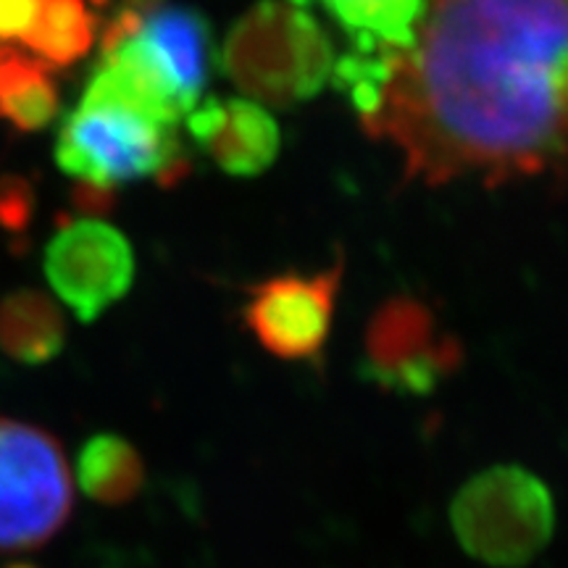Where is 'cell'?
Masks as SVG:
<instances>
[{
	"label": "cell",
	"instance_id": "cell-7",
	"mask_svg": "<svg viewBox=\"0 0 568 568\" xmlns=\"http://www.w3.org/2000/svg\"><path fill=\"white\" fill-rule=\"evenodd\" d=\"M366 374L397 395H429L464 364V345L414 295L379 305L364 337Z\"/></svg>",
	"mask_w": 568,
	"mask_h": 568
},
{
	"label": "cell",
	"instance_id": "cell-6",
	"mask_svg": "<svg viewBox=\"0 0 568 568\" xmlns=\"http://www.w3.org/2000/svg\"><path fill=\"white\" fill-rule=\"evenodd\" d=\"M74 471L51 432L0 416V552L38 550L67 527Z\"/></svg>",
	"mask_w": 568,
	"mask_h": 568
},
{
	"label": "cell",
	"instance_id": "cell-13",
	"mask_svg": "<svg viewBox=\"0 0 568 568\" xmlns=\"http://www.w3.org/2000/svg\"><path fill=\"white\" fill-rule=\"evenodd\" d=\"M61 95L53 69L17 45L0 42V122L38 132L59 116Z\"/></svg>",
	"mask_w": 568,
	"mask_h": 568
},
{
	"label": "cell",
	"instance_id": "cell-1",
	"mask_svg": "<svg viewBox=\"0 0 568 568\" xmlns=\"http://www.w3.org/2000/svg\"><path fill=\"white\" fill-rule=\"evenodd\" d=\"M361 126L408 182L568 174V0H426Z\"/></svg>",
	"mask_w": 568,
	"mask_h": 568
},
{
	"label": "cell",
	"instance_id": "cell-8",
	"mask_svg": "<svg viewBox=\"0 0 568 568\" xmlns=\"http://www.w3.org/2000/svg\"><path fill=\"white\" fill-rule=\"evenodd\" d=\"M345 266L335 261L322 272H287L253 284L243 318L247 332L280 361H316L335 322Z\"/></svg>",
	"mask_w": 568,
	"mask_h": 568
},
{
	"label": "cell",
	"instance_id": "cell-11",
	"mask_svg": "<svg viewBox=\"0 0 568 568\" xmlns=\"http://www.w3.org/2000/svg\"><path fill=\"white\" fill-rule=\"evenodd\" d=\"M308 6L311 0H293ZM351 40V53L366 59L395 55L414 42L426 0H318Z\"/></svg>",
	"mask_w": 568,
	"mask_h": 568
},
{
	"label": "cell",
	"instance_id": "cell-3",
	"mask_svg": "<svg viewBox=\"0 0 568 568\" xmlns=\"http://www.w3.org/2000/svg\"><path fill=\"white\" fill-rule=\"evenodd\" d=\"M98 67L176 124L201 103L213 42L201 11L176 0H119L103 21Z\"/></svg>",
	"mask_w": 568,
	"mask_h": 568
},
{
	"label": "cell",
	"instance_id": "cell-16",
	"mask_svg": "<svg viewBox=\"0 0 568 568\" xmlns=\"http://www.w3.org/2000/svg\"><path fill=\"white\" fill-rule=\"evenodd\" d=\"M11 568H32V566H11Z\"/></svg>",
	"mask_w": 568,
	"mask_h": 568
},
{
	"label": "cell",
	"instance_id": "cell-14",
	"mask_svg": "<svg viewBox=\"0 0 568 568\" xmlns=\"http://www.w3.org/2000/svg\"><path fill=\"white\" fill-rule=\"evenodd\" d=\"M74 479L90 500L126 506L145 487V460L130 439L103 432L82 445Z\"/></svg>",
	"mask_w": 568,
	"mask_h": 568
},
{
	"label": "cell",
	"instance_id": "cell-5",
	"mask_svg": "<svg viewBox=\"0 0 568 568\" xmlns=\"http://www.w3.org/2000/svg\"><path fill=\"white\" fill-rule=\"evenodd\" d=\"M450 529L479 564L521 568L550 545L556 497L527 466L497 464L464 481L450 503Z\"/></svg>",
	"mask_w": 568,
	"mask_h": 568
},
{
	"label": "cell",
	"instance_id": "cell-9",
	"mask_svg": "<svg viewBox=\"0 0 568 568\" xmlns=\"http://www.w3.org/2000/svg\"><path fill=\"white\" fill-rule=\"evenodd\" d=\"M134 251L116 226L77 219L61 226L45 247V276L53 293L82 322H95L130 293Z\"/></svg>",
	"mask_w": 568,
	"mask_h": 568
},
{
	"label": "cell",
	"instance_id": "cell-12",
	"mask_svg": "<svg viewBox=\"0 0 568 568\" xmlns=\"http://www.w3.org/2000/svg\"><path fill=\"white\" fill-rule=\"evenodd\" d=\"M67 345V318L40 290H13L0 301V351L21 366H42Z\"/></svg>",
	"mask_w": 568,
	"mask_h": 568
},
{
	"label": "cell",
	"instance_id": "cell-10",
	"mask_svg": "<svg viewBox=\"0 0 568 568\" xmlns=\"http://www.w3.org/2000/svg\"><path fill=\"white\" fill-rule=\"evenodd\" d=\"M187 132L211 161L232 176H258L272 169L282 134L272 111L247 98H211L187 116Z\"/></svg>",
	"mask_w": 568,
	"mask_h": 568
},
{
	"label": "cell",
	"instance_id": "cell-15",
	"mask_svg": "<svg viewBox=\"0 0 568 568\" xmlns=\"http://www.w3.org/2000/svg\"><path fill=\"white\" fill-rule=\"evenodd\" d=\"M51 0H0V42L24 51Z\"/></svg>",
	"mask_w": 568,
	"mask_h": 568
},
{
	"label": "cell",
	"instance_id": "cell-2",
	"mask_svg": "<svg viewBox=\"0 0 568 568\" xmlns=\"http://www.w3.org/2000/svg\"><path fill=\"white\" fill-rule=\"evenodd\" d=\"M55 163L88 190L134 182L174 184L187 174L176 124L140 101L122 80L95 67L55 134Z\"/></svg>",
	"mask_w": 568,
	"mask_h": 568
},
{
	"label": "cell",
	"instance_id": "cell-4",
	"mask_svg": "<svg viewBox=\"0 0 568 568\" xmlns=\"http://www.w3.org/2000/svg\"><path fill=\"white\" fill-rule=\"evenodd\" d=\"M337 48L308 6L258 0L232 24L222 67L247 101L290 109L335 80Z\"/></svg>",
	"mask_w": 568,
	"mask_h": 568
}]
</instances>
